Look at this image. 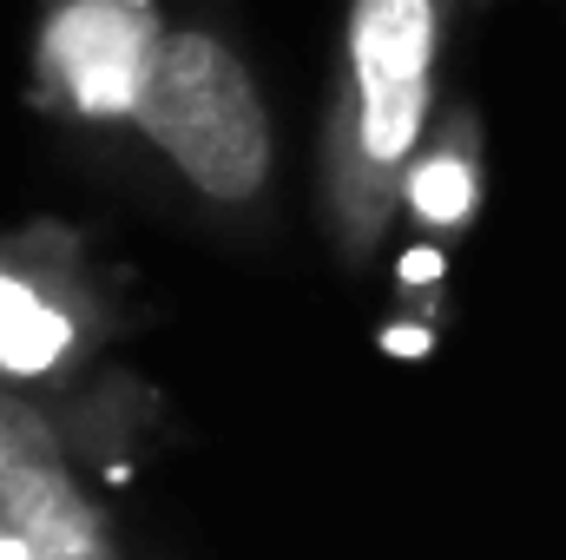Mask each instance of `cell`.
Here are the masks:
<instances>
[{"label": "cell", "instance_id": "6da1fadb", "mask_svg": "<svg viewBox=\"0 0 566 560\" xmlns=\"http://www.w3.org/2000/svg\"><path fill=\"white\" fill-rule=\"evenodd\" d=\"M133 126L218 205H244L271 178V120L251 66L198 27L158 33Z\"/></svg>", "mask_w": 566, "mask_h": 560}, {"label": "cell", "instance_id": "7a4b0ae2", "mask_svg": "<svg viewBox=\"0 0 566 560\" xmlns=\"http://www.w3.org/2000/svg\"><path fill=\"white\" fill-rule=\"evenodd\" d=\"M441 0H349V139L369 172H396L428 133Z\"/></svg>", "mask_w": 566, "mask_h": 560}, {"label": "cell", "instance_id": "3957f363", "mask_svg": "<svg viewBox=\"0 0 566 560\" xmlns=\"http://www.w3.org/2000/svg\"><path fill=\"white\" fill-rule=\"evenodd\" d=\"M0 541L20 560H106L53 422L20 396H0Z\"/></svg>", "mask_w": 566, "mask_h": 560}, {"label": "cell", "instance_id": "277c9868", "mask_svg": "<svg viewBox=\"0 0 566 560\" xmlns=\"http://www.w3.org/2000/svg\"><path fill=\"white\" fill-rule=\"evenodd\" d=\"M151 7L133 0H66L46 27V73L86 120H133L139 80L158 46Z\"/></svg>", "mask_w": 566, "mask_h": 560}, {"label": "cell", "instance_id": "5b68a950", "mask_svg": "<svg viewBox=\"0 0 566 560\" xmlns=\"http://www.w3.org/2000/svg\"><path fill=\"white\" fill-rule=\"evenodd\" d=\"M66 343H73L66 317H60L33 283L0 278V370L40 376V370H53V363L66 356Z\"/></svg>", "mask_w": 566, "mask_h": 560}, {"label": "cell", "instance_id": "8992f818", "mask_svg": "<svg viewBox=\"0 0 566 560\" xmlns=\"http://www.w3.org/2000/svg\"><path fill=\"white\" fill-rule=\"evenodd\" d=\"M409 211L422 225H461L474 211V158L461 145H434L409 165Z\"/></svg>", "mask_w": 566, "mask_h": 560}, {"label": "cell", "instance_id": "52a82bcc", "mask_svg": "<svg viewBox=\"0 0 566 560\" xmlns=\"http://www.w3.org/2000/svg\"><path fill=\"white\" fill-rule=\"evenodd\" d=\"M133 7H151V0H133Z\"/></svg>", "mask_w": 566, "mask_h": 560}]
</instances>
